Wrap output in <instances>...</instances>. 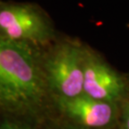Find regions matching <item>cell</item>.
Segmentation results:
<instances>
[{
    "label": "cell",
    "instance_id": "5b68a950",
    "mask_svg": "<svg viewBox=\"0 0 129 129\" xmlns=\"http://www.w3.org/2000/svg\"><path fill=\"white\" fill-rule=\"evenodd\" d=\"M57 108L75 123L88 129L107 127L118 116V104L100 101L85 94L70 99H54Z\"/></svg>",
    "mask_w": 129,
    "mask_h": 129
},
{
    "label": "cell",
    "instance_id": "3957f363",
    "mask_svg": "<svg viewBox=\"0 0 129 129\" xmlns=\"http://www.w3.org/2000/svg\"><path fill=\"white\" fill-rule=\"evenodd\" d=\"M0 37L30 43L46 44L54 37L50 18L36 5L7 3L0 6Z\"/></svg>",
    "mask_w": 129,
    "mask_h": 129
},
{
    "label": "cell",
    "instance_id": "52a82bcc",
    "mask_svg": "<svg viewBox=\"0 0 129 129\" xmlns=\"http://www.w3.org/2000/svg\"><path fill=\"white\" fill-rule=\"evenodd\" d=\"M120 112V128L129 129V95L123 101Z\"/></svg>",
    "mask_w": 129,
    "mask_h": 129
},
{
    "label": "cell",
    "instance_id": "7a4b0ae2",
    "mask_svg": "<svg viewBox=\"0 0 129 129\" xmlns=\"http://www.w3.org/2000/svg\"><path fill=\"white\" fill-rule=\"evenodd\" d=\"M85 46L62 40L42 56L49 92L54 99H70L83 94Z\"/></svg>",
    "mask_w": 129,
    "mask_h": 129
},
{
    "label": "cell",
    "instance_id": "277c9868",
    "mask_svg": "<svg viewBox=\"0 0 129 129\" xmlns=\"http://www.w3.org/2000/svg\"><path fill=\"white\" fill-rule=\"evenodd\" d=\"M83 72V94L117 104L128 96L129 86L126 79L87 46L84 50Z\"/></svg>",
    "mask_w": 129,
    "mask_h": 129
},
{
    "label": "cell",
    "instance_id": "8992f818",
    "mask_svg": "<svg viewBox=\"0 0 129 129\" xmlns=\"http://www.w3.org/2000/svg\"><path fill=\"white\" fill-rule=\"evenodd\" d=\"M0 129H35L26 121L6 119L1 122Z\"/></svg>",
    "mask_w": 129,
    "mask_h": 129
},
{
    "label": "cell",
    "instance_id": "6da1fadb",
    "mask_svg": "<svg viewBox=\"0 0 129 129\" xmlns=\"http://www.w3.org/2000/svg\"><path fill=\"white\" fill-rule=\"evenodd\" d=\"M49 92L37 46L0 37V104L13 114L37 112Z\"/></svg>",
    "mask_w": 129,
    "mask_h": 129
}]
</instances>
